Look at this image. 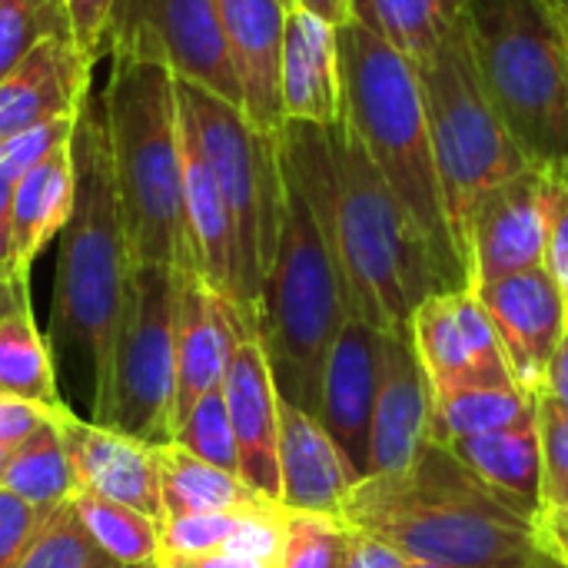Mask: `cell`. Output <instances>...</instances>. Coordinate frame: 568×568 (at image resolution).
Returning <instances> with one entry per match:
<instances>
[{
  "label": "cell",
  "mask_w": 568,
  "mask_h": 568,
  "mask_svg": "<svg viewBox=\"0 0 568 568\" xmlns=\"http://www.w3.org/2000/svg\"><path fill=\"white\" fill-rule=\"evenodd\" d=\"M103 106L133 266L196 273L186 226L176 77L163 63L113 60Z\"/></svg>",
  "instance_id": "cell-4"
},
{
  "label": "cell",
  "mask_w": 568,
  "mask_h": 568,
  "mask_svg": "<svg viewBox=\"0 0 568 568\" xmlns=\"http://www.w3.org/2000/svg\"><path fill=\"white\" fill-rule=\"evenodd\" d=\"M180 116L203 150L206 166L226 200L240 250V300L243 316L260 329L263 283L276 253L283 220V153L280 136L256 130L240 106L223 97L176 80Z\"/></svg>",
  "instance_id": "cell-9"
},
{
  "label": "cell",
  "mask_w": 568,
  "mask_h": 568,
  "mask_svg": "<svg viewBox=\"0 0 568 568\" xmlns=\"http://www.w3.org/2000/svg\"><path fill=\"white\" fill-rule=\"evenodd\" d=\"M90 73L93 63L80 53L70 33L47 37L0 83V143L53 116L77 113L90 93Z\"/></svg>",
  "instance_id": "cell-23"
},
{
  "label": "cell",
  "mask_w": 568,
  "mask_h": 568,
  "mask_svg": "<svg viewBox=\"0 0 568 568\" xmlns=\"http://www.w3.org/2000/svg\"><path fill=\"white\" fill-rule=\"evenodd\" d=\"M416 70L423 83L433 156L446 200L449 230L466 263L463 240L476 203L509 176L529 170L532 160L516 143V136L509 133V126L503 123L499 110L493 106L483 87L466 20Z\"/></svg>",
  "instance_id": "cell-8"
},
{
  "label": "cell",
  "mask_w": 568,
  "mask_h": 568,
  "mask_svg": "<svg viewBox=\"0 0 568 568\" xmlns=\"http://www.w3.org/2000/svg\"><path fill=\"white\" fill-rule=\"evenodd\" d=\"M532 423H539V396L526 393L523 386L456 389L433 396L429 439L446 443L459 436H489Z\"/></svg>",
  "instance_id": "cell-29"
},
{
  "label": "cell",
  "mask_w": 568,
  "mask_h": 568,
  "mask_svg": "<svg viewBox=\"0 0 568 568\" xmlns=\"http://www.w3.org/2000/svg\"><path fill=\"white\" fill-rule=\"evenodd\" d=\"M0 486L10 489L13 496H20L23 503L37 506L43 516H50L53 509H60L63 503H70L77 496L73 463L67 456L57 419L40 426L30 439H23L13 449Z\"/></svg>",
  "instance_id": "cell-30"
},
{
  "label": "cell",
  "mask_w": 568,
  "mask_h": 568,
  "mask_svg": "<svg viewBox=\"0 0 568 568\" xmlns=\"http://www.w3.org/2000/svg\"><path fill=\"white\" fill-rule=\"evenodd\" d=\"M183 193H186V226H190L196 276L213 293H220L223 300H230L243 313V300H240V250H236L233 216L226 210V200H223V193L216 186L213 170L203 160L200 143L186 130V123H183Z\"/></svg>",
  "instance_id": "cell-24"
},
{
  "label": "cell",
  "mask_w": 568,
  "mask_h": 568,
  "mask_svg": "<svg viewBox=\"0 0 568 568\" xmlns=\"http://www.w3.org/2000/svg\"><path fill=\"white\" fill-rule=\"evenodd\" d=\"M220 30L243 90V116L280 136L283 103H280V57L286 33V3L283 0H213Z\"/></svg>",
  "instance_id": "cell-20"
},
{
  "label": "cell",
  "mask_w": 568,
  "mask_h": 568,
  "mask_svg": "<svg viewBox=\"0 0 568 568\" xmlns=\"http://www.w3.org/2000/svg\"><path fill=\"white\" fill-rule=\"evenodd\" d=\"M0 276H10V280H20V273H17V263H13V246H10V240L0 233ZM27 283V280H23Z\"/></svg>",
  "instance_id": "cell-49"
},
{
  "label": "cell",
  "mask_w": 568,
  "mask_h": 568,
  "mask_svg": "<svg viewBox=\"0 0 568 568\" xmlns=\"http://www.w3.org/2000/svg\"><path fill=\"white\" fill-rule=\"evenodd\" d=\"M433 389L416 356L409 333H386L379 389L373 406L369 436V476L406 469L416 453L429 443Z\"/></svg>",
  "instance_id": "cell-19"
},
{
  "label": "cell",
  "mask_w": 568,
  "mask_h": 568,
  "mask_svg": "<svg viewBox=\"0 0 568 568\" xmlns=\"http://www.w3.org/2000/svg\"><path fill=\"white\" fill-rule=\"evenodd\" d=\"M359 476L313 413L280 399V506L343 523L346 496Z\"/></svg>",
  "instance_id": "cell-22"
},
{
  "label": "cell",
  "mask_w": 568,
  "mask_h": 568,
  "mask_svg": "<svg viewBox=\"0 0 568 568\" xmlns=\"http://www.w3.org/2000/svg\"><path fill=\"white\" fill-rule=\"evenodd\" d=\"M539 399H549V403H556L559 409H568V329L566 336H562V343L556 346L549 366H546Z\"/></svg>",
  "instance_id": "cell-44"
},
{
  "label": "cell",
  "mask_w": 568,
  "mask_h": 568,
  "mask_svg": "<svg viewBox=\"0 0 568 568\" xmlns=\"http://www.w3.org/2000/svg\"><path fill=\"white\" fill-rule=\"evenodd\" d=\"M0 396L40 406H63L57 399L50 349L43 346L30 310L0 320Z\"/></svg>",
  "instance_id": "cell-31"
},
{
  "label": "cell",
  "mask_w": 568,
  "mask_h": 568,
  "mask_svg": "<svg viewBox=\"0 0 568 568\" xmlns=\"http://www.w3.org/2000/svg\"><path fill=\"white\" fill-rule=\"evenodd\" d=\"M156 568H276L273 562L233 556V552H203V556H156Z\"/></svg>",
  "instance_id": "cell-43"
},
{
  "label": "cell",
  "mask_w": 568,
  "mask_h": 568,
  "mask_svg": "<svg viewBox=\"0 0 568 568\" xmlns=\"http://www.w3.org/2000/svg\"><path fill=\"white\" fill-rule=\"evenodd\" d=\"M546 270L556 276L568 296V180L556 176V200H552V230H549V253Z\"/></svg>",
  "instance_id": "cell-41"
},
{
  "label": "cell",
  "mask_w": 568,
  "mask_h": 568,
  "mask_svg": "<svg viewBox=\"0 0 568 568\" xmlns=\"http://www.w3.org/2000/svg\"><path fill=\"white\" fill-rule=\"evenodd\" d=\"M562 13V10H559ZM562 27H566V37H568V13H562Z\"/></svg>",
  "instance_id": "cell-54"
},
{
  "label": "cell",
  "mask_w": 568,
  "mask_h": 568,
  "mask_svg": "<svg viewBox=\"0 0 568 568\" xmlns=\"http://www.w3.org/2000/svg\"><path fill=\"white\" fill-rule=\"evenodd\" d=\"M156 466H160L163 519L233 513V509H246L266 499L250 483H243V476L216 469L176 443L156 446Z\"/></svg>",
  "instance_id": "cell-27"
},
{
  "label": "cell",
  "mask_w": 568,
  "mask_h": 568,
  "mask_svg": "<svg viewBox=\"0 0 568 568\" xmlns=\"http://www.w3.org/2000/svg\"><path fill=\"white\" fill-rule=\"evenodd\" d=\"M552 200L556 173L532 163L476 203L463 240L469 286L546 266Z\"/></svg>",
  "instance_id": "cell-12"
},
{
  "label": "cell",
  "mask_w": 568,
  "mask_h": 568,
  "mask_svg": "<svg viewBox=\"0 0 568 568\" xmlns=\"http://www.w3.org/2000/svg\"><path fill=\"white\" fill-rule=\"evenodd\" d=\"M539 446H542V513H559L568 503V409L539 399Z\"/></svg>",
  "instance_id": "cell-37"
},
{
  "label": "cell",
  "mask_w": 568,
  "mask_h": 568,
  "mask_svg": "<svg viewBox=\"0 0 568 568\" xmlns=\"http://www.w3.org/2000/svg\"><path fill=\"white\" fill-rule=\"evenodd\" d=\"M73 509L93 542L116 562V566H153L160 556V523L150 516L93 496V493H77Z\"/></svg>",
  "instance_id": "cell-32"
},
{
  "label": "cell",
  "mask_w": 568,
  "mask_h": 568,
  "mask_svg": "<svg viewBox=\"0 0 568 568\" xmlns=\"http://www.w3.org/2000/svg\"><path fill=\"white\" fill-rule=\"evenodd\" d=\"M223 396L240 453V476L280 503V393L260 333H246L226 366Z\"/></svg>",
  "instance_id": "cell-16"
},
{
  "label": "cell",
  "mask_w": 568,
  "mask_h": 568,
  "mask_svg": "<svg viewBox=\"0 0 568 568\" xmlns=\"http://www.w3.org/2000/svg\"><path fill=\"white\" fill-rule=\"evenodd\" d=\"M469 0H349L353 23L399 50L416 67L466 20Z\"/></svg>",
  "instance_id": "cell-28"
},
{
  "label": "cell",
  "mask_w": 568,
  "mask_h": 568,
  "mask_svg": "<svg viewBox=\"0 0 568 568\" xmlns=\"http://www.w3.org/2000/svg\"><path fill=\"white\" fill-rule=\"evenodd\" d=\"M173 443L183 446L186 453H193L196 459L236 473L240 476V453H236V439H233V426H230V409H226V396L223 386L206 393L190 413L186 419L176 426Z\"/></svg>",
  "instance_id": "cell-36"
},
{
  "label": "cell",
  "mask_w": 568,
  "mask_h": 568,
  "mask_svg": "<svg viewBox=\"0 0 568 568\" xmlns=\"http://www.w3.org/2000/svg\"><path fill=\"white\" fill-rule=\"evenodd\" d=\"M73 210V156L70 143L40 160L30 173L17 180L13 213H10V243L20 280H27L30 263L43 246L60 236Z\"/></svg>",
  "instance_id": "cell-26"
},
{
  "label": "cell",
  "mask_w": 568,
  "mask_h": 568,
  "mask_svg": "<svg viewBox=\"0 0 568 568\" xmlns=\"http://www.w3.org/2000/svg\"><path fill=\"white\" fill-rule=\"evenodd\" d=\"M116 566L87 532V526L80 523L73 499L63 503L60 509H53L40 529L33 532V539L27 542V549L20 552V559L10 568H110Z\"/></svg>",
  "instance_id": "cell-33"
},
{
  "label": "cell",
  "mask_w": 568,
  "mask_h": 568,
  "mask_svg": "<svg viewBox=\"0 0 568 568\" xmlns=\"http://www.w3.org/2000/svg\"><path fill=\"white\" fill-rule=\"evenodd\" d=\"M180 270L133 266L126 306L110 346L93 423L140 443H173Z\"/></svg>",
  "instance_id": "cell-10"
},
{
  "label": "cell",
  "mask_w": 568,
  "mask_h": 568,
  "mask_svg": "<svg viewBox=\"0 0 568 568\" xmlns=\"http://www.w3.org/2000/svg\"><path fill=\"white\" fill-rule=\"evenodd\" d=\"M409 339L416 346L433 396L456 389L519 386L499 333L469 286L433 293L413 313Z\"/></svg>",
  "instance_id": "cell-13"
},
{
  "label": "cell",
  "mask_w": 568,
  "mask_h": 568,
  "mask_svg": "<svg viewBox=\"0 0 568 568\" xmlns=\"http://www.w3.org/2000/svg\"><path fill=\"white\" fill-rule=\"evenodd\" d=\"M386 333L349 316L333 339L323 366L320 386V413L316 419L333 436L349 469L366 479L369 476V436H373V406L379 389Z\"/></svg>",
  "instance_id": "cell-15"
},
{
  "label": "cell",
  "mask_w": 568,
  "mask_h": 568,
  "mask_svg": "<svg viewBox=\"0 0 568 568\" xmlns=\"http://www.w3.org/2000/svg\"><path fill=\"white\" fill-rule=\"evenodd\" d=\"M353 532V529H349ZM413 562L406 556H399L393 546L373 539V536H363V532H353L349 539V559L346 568H409Z\"/></svg>",
  "instance_id": "cell-42"
},
{
  "label": "cell",
  "mask_w": 568,
  "mask_h": 568,
  "mask_svg": "<svg viewBox=\"0 0 568 568\" xmlns=\"http://www.w3.org/2000/svg\"><path fill=\"white\" fill-rule=\"evenodd\" d=\"M60 409L63 406H40V403H27V399L0 396V443L20 446L40 426H47L50 419H57Z\"/></svg>",
  "instance_id": "cell-40"
},
{
  "label": "cell",
  "mask_w": 568,
  "mask_h": 568,
  "mask_svg": "<svg viewBox=\"0 0 568 568\" xmlns=\"http://www.w3.org/2000/svg\"><path fill=\"white\" fill-rule=\"evenodd\" d=\"M486 306L516 383L539 396L546 366L568 329V296L546 266L469 286Z\"/></svg>",
  "instance_id": "cell-14"
},
{
  "label": "cell",
  "mask_w": 568,
  "mask_h": 568,
  "mask_svg": "<svg viewBox=\"0 0 568 568\" xmlns=\"http://www.w3.org/2000/svg\"><path fill=\"white\" fill-rule=\"evenodd\" d=\"M70 33L67 0H0V83L47 40Z\"/></svg>",
  "instance_id": "cell-34"
},
{
  "label": "cell",
  "mask_w": 568,
  "mask_h": 568,
  "mask_svg": "<svg viewBox=\"0 0 568 568\" xmlns=\"http://www.w3.org/2000/svg\"><path fill=\"white\" fill-rule=\"evenodd\" d=\"M409 568H443V566H426V562H413Z\"/></svg>",
  "instance_id": "cell-52"
},
{
  "label": "cell",
  "mask_w": 568,
  "mask_h": 568,
  "mask_svg": "<svg viewBox=\"0 0 568 568\" xmlns=\"http://www.w3.org/2000/svg\"><path fill=\"white\" fill-rule=\"evenodd\" d=\"M20 310H27V283L23 280L0 276V320L3 316H13Z\"/></svg>",
  "instance_id": "cell-47"
},
{
  "label": "cell",
  "mask_w": 568,
  "mask_h": 568,
  "mask_svg": "<svg viewBox=\"0 0 568 568\" xmlns=\"http://www.w3.org/2000/svg\"><path fill=\"white\" fill-rule=\"evenodd\" d=\"M283 183V220L263 283L260 336L280 399L316 416L326 353L349 320V303L329 236L286 160Z\"/></svg>",
  "instance_id": "cell-6"
},
{
  "label": "cell",
  "mask_w": 568,
  "mask_h": 568,
  "mask_svg": "<svg viewBox=\"0 0 568 568\" xmlns=\"http://www.w3.org/2000/svg\"><path fill=\"white\" fill-rule=\"evenodd\" d=\"M13 190H17V180L0 170V233L10 240V213H13ZM13 246V243H10Z\"/></svg>",
  "instance_id": "cell-48"
},
{
  "label": "cell",
  "mask_w": 568,
  "mask_h": 568,
  "mask_svg": "<svg viewBox=\"0 0 568 568\" xmlns=\"http://www.w3.org/2000/svg\"><path fill=\"white\" fill-rule=\"evenodd\" d=\"M339 57L346 87L343 116L353 136L429 240L449 290L469 286V273L446 216L416 63L359 23L339 27Z\"/></svg>",
  "instance_id": "cell-5"
},
{
  "label": "cell",
  "mask_w": 568,
  "mask_h": 568,
  "mask_svg": "<svg viewBox=\"0 0 568 568\" xmlns=\"http://www.w3.org/2000/svg\"><path fill=\"white\" fill-rule=\"evenodd\" d=\"M293 7H303L316 17H323L326 23L333 27H346L353 23V13H349V0H293Z\"/></svg>",
  "instance_id": "cell-46"
},
{
  "label": "cell",
  "mask_w": 568,
  "mask_h": 568,
  "mask_svg": "<svg viewBox=\"0 0 568 568\" xmlns=\"http://www.w3.org/2000/svg\"><path fill=\"white\" fill-rule=\"evenodd\" d=\"M13 449H17V446H10V443H0V479H3V473H7V463H10Z\"/></svg>",
  "instance_id": "cell-50"
},
{
  "label": "cell",
  "mask_w": 568,
  "mask_h": 568,
  "mask_svg": "<svg viewBox=\"0 0 568 568\" xmlns=\"http://www.w3.org/2000/svg\"><path fill=\"white\" fill-rule=\"evenodd\" d=\"M100 53L163 63L176 80L243 110V90L213 0H113Z\"/></svg>",
  "instance_id": "cell-11"
},
{
  "label": "cell",
  "mask_w": 568,
  "mask_h": 568,
  "mask_svg": "<svg viewBox=\"0 0 568 568\" xmlns=\"http://www.w3.org/2000/svg\"><path fill=\"white\" fill-rule=\"evenodd\" d=\"M113 0H67V20H70V37L80 47V53L97 63L103 60L100 53V40H103V27L110 17Z\"/></svg>",
  "instance_id": "cell-39"
},
{
  "label": "cell",
  "mask_w": 568,
  "mask_h": 568,
  "mask_svg": "<svg viewBox=\"0 0 568 568\" xmlns=\"http://www.w3.org/2000/svg\"><path fill=\"white\" fill-rule=\"evenodd\" d=\"M446 446L486 489H493L509 509L536 523L542 513V446L539 423L503 429L489 436H459L439 443Z\"/></svg>",
  "instance_id": "cell-25"
},
{
  "label": "cell",
  "mask_w": 568,
  "mask_h": 568,
  "mask_svg": "<svg viewBox=\"0 0 568 568\" xmlns=\"http://www.w3.org/2000/svg\"><path fill=\"white\" fill-rule=\"evenodd\" d=\"M353 532L393 546L409 562L443 568H559L536 523L509 509L446 446L426 443L399 473L366 476L343 506Z\"/></svg>",
  "instance_id": "cell-2"
},
{
  "label": "cell",
  "mask_w": 568,
  "mask_h": 568,
  "mask_svg": "<svg viewBox=\"0 0 568 568\" xmlns=\"http://www.w3.org/2000/svg\"><path fill=\"white\" fill-rule=\"evenodd\" d=\"M246 333H260L246 316L213 293L196 273L180 280V310H176V403H173V433L186 413L213 389L223 386L230 356Z\"/></svg>",
  "instance_id": "cell-18"
},
{
  "label": "cell",
  "mask_w": 568,
  "mask_h": 568,
  "mask_svg": "<svg viewBox=\"0 0 568 568\" xmlns=\"http://www.w3.org/2000/svg\"><path fill=\"white\" fill-rule=\"evenodd\" d=\"M283 3H286V7H293V0H283Z\"/></svg>",
  "instance_id": "cell-55"
},
{
  "label": "cell",
  "mask_w": 568,
  "mask_h": 568,
  "mask_svg": "<svg viewBox=\"0 0 568 568\" xmlns=\"http://www.w3.org/2000/svg\"><path fill=\"white\" fill-rule=\"evenodd\" d=\"M549 3H552L556 10H562V13H568V0H549Z\"/></svg>",
  "instance_id": "cell-51"
},
{
  "label": "cell",
  "mask_w": 568,
  "mask_h": 568,
  "mask_svg": "<svg viewBox=\"0 0 568 568\" xmlns=\"http://www.w3.org/2000/svg\"><path fill=\"white\" fill-rule=\"evenodd\" d=\"M47 516L0 486V568H10Z\"/></svg>",
  "instance_id": "cell-38"
},
{
  "label": "cell",
  "mask_w": 568,
  "mask_h": 568,
  "mask_svg": "<svg viewBox=\"0 0 568 568\" xmlns=\"http://www.w3.org/2000/svg\"><path fill=\"white\" fill-rule=\"evenodd\" d=\"M57 426L73 463L77 493H93L123 503L163 526L156 446L140 443L120 429L77 419L70 409H60Z\"/></svg>",
  "instance_id": "cell-17"
},
{
  "label": "cell",
  "mask_w": 568,
  "mask_h": 568,
  "mask_svg": "<svg viewBox=\"0 0 568 568\" xmlns=\"http://www.w3.org/2000/svg\"><path fill=\"white\" fill-rule=\"evenodd\" d=\"M349 526L329 516L290 513L276 568H346Z\"/></svg>",
  "instance_id": "cell-35"
},
{
  "label": "cell",
  "mask_w": 568,
  "mask_h": 568,
  "mask_svg": "<svg viewBox=\"0 0 568 568\" xmlns=\"http://www.w3.org/2000/svg\"><path fill=\"white\" fill-rule=\"evenodd\" d=\"M110 568H156V562H153V566H110Z\"/></svg>",
  "instance_id": "cell-53"
},
{
  "label": "cell",
  "mask_w": 568,
  "mask_h": 568,
  "mask_svg": "<svg viewBox=\"0 0 568 568\" xmlns=\"http://www.w3.org/2000/svg\"><path fill=\"white\" fill-rule=\"evenodd\" d=\"M280 103L286 123L333 126L346 113L339 27L323 17L290 7L283 57H280Z\"/></svg>",
  "instance_id": "cell-21"
},
{
  "label": "cell",
  "mask_w": 568,
  "mask_h": 568,
  "mask_svg": "<svg viewBox=\"0 0 568 568\" xmlns=\"http://www.w3.org/2000/svg\"><path fill=\"white\" fill-rule=\"evenodd\" d=\"M73 210L60 230L53 286V343L93 373V399L106 376L110 346L126 306L133 256L113 176L103 93H87L70 136Z\"/></svg>",
  "instance_id": "cell-3"
},
{
  "label": "cell",
  "mask_w": 568,
  "mask_h": 568,
  "mask_svg": "<svg viewBox=\"0 0 568 568\" xmlns=\"http://www.w3.org/2000/svg\"><path fill=\"white\" fill-rule=\"evenodd\" d=\"M539 542L556 566L568 568V503L559 513L539 519Z\"/></svg>",
  "instance_id": "cell-45"
},
{
  "label": "cell",
  "mask_w": 568,
  "mask_h": 568,
  "mask_svg": "<svg viewBox=\"0 0 568 568\" xmlns=\"http://www.w3.org/2000/svg\"><path fill=\"white\" fill-rule=\"evenodd\" d=\"M280 150L329 236L349 316L393 336L409 333L413 313L449 283L346 116L333 126L283 123Z\"/></svg>",
  "instance_id": "cell-1"
},
{
  "label": "cell",
  "mask_w": 568,
  "mask_h": 568,
  "mask_svg": "<svg viewBox=\"0 0 568 568\" xmlns=\"http://www.w3.org/2000/svg\"><path fill=\"white\" fill-rule=\"evenodd\" d=\"M483 87L536 166L568 180V37L549 0H469Z\"/></svg>",
  "instance_id": "cell-7"
}]
</instances>
